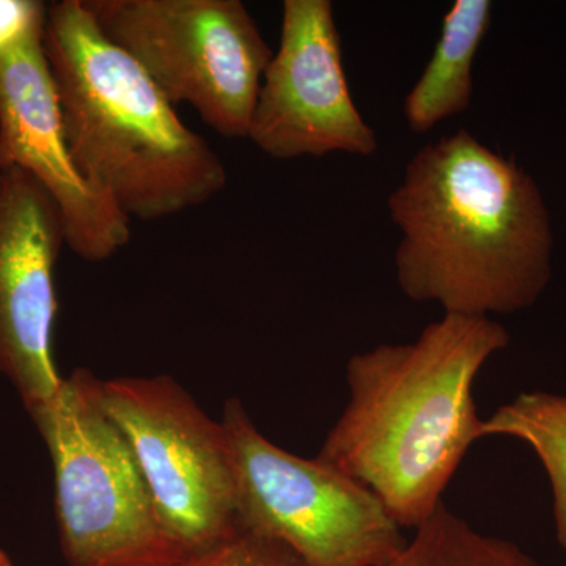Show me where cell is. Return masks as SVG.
I'll return each mask as SVG.
<instances>
[{"label": "cell", "mask_w": 566, "mask_h": 566, "mask_svg": "<svg viewBox=\"0 0 566 566\" xmlns=\"http://www.w3.org/2000/svg\"><path fill=\"white\" fill-rule=\"evenodd\" d=\"M401 292L444 314H513L551 279L553 232L534 178L468 129L424 145L387 199Z\"/></svg>", "instance_id": "cell-1"}, {"label": "cell", "mask_w": 566, "mask_h": 566, "mask_svg": "<svg viewBox=\"0 0 566 566\" xmlns=\"http://www.w3.org/2000/svg\"><path fill=\"white\" fill-rule=\"evenodd\" d=\"M510 335L490 316L444 314L416 342L346 365L349 401L318 458L367 486L401 528H420L480 439L474 382Z\"/></svg>", "instance_id": "cell-2"}, {"label": "cell", "mask_w": 566, "mask_h": 566, "mask_svg": "<svg viewBox=\"0 0 566 566\" xmlns=\"http://www.w3.org/2000/svg\"><path fill=\"white\" fill-rule=\"evenodd\" d=\"M43 48L77 169L129 219L158 221L223 191L218 153L103 35L84 0L48 6Z\"/></svg>", "instance_id": "cell-3"}, {"label": "cell", "mask_w": 566, "mask_h": 566, "mask_svg": "<svg viewBox=\"0 0 566 566\" xmlns=\"http://www.w3.org/2000/svg\"><path fill=\"white\" fill-rule=\"evenodd\" d=\"M77 368L31 411L54 468L59 539L70 566H174L188 554L159 523L125 436Z\"/></svg>", "instance_id": "cell-4"}, {"label": "cell", "mask_w": 566, "mask_h": 566, "mask_svg": "<svg viewBox=\"0 0 566 566\" xmlns=\"http://www.w3.org/2000/svg\"><path fill=\"white\" fill-rule=\"evenodd\" d=\"M221 423L241 531L285 546L307 566H387L405 553L401 527L363 483L268 441L238 398L227 401Z\"/></svg>", "instance_id": "cell-5"}, {"label": "cell", "mask_w": 566, "mask_h": 566, "mask_svg": "<svg viewBox=\"0 0 566 566\" xmlns=\"http://www.w3.org/2000/svg\"><path fill=\"white\" fill-rule=\"evenodd\" d=\"M103 35L139 63L174 106L248 139L273 50L241 0H84Z\"/></svg>", "instance_id": "cell-6"}, {"label": "cell", "mask_w": 566, "mask_h": 566, "mask_svg": "<svg viewBox=\"0 0 566 566\" xmlns=\"http://www.w3.org/2000/svg\"><path fill=\"white\" fill-rule=\"evenodd\" d=\"M91 389L125 436L159 523L188 556L241 531L229 439L170 376L99 379Z\"/></svg>", "instance_id": "cell-7"}, {"label": "cell", "mask_w": 566, "mask_h": 566, "mask_svg": "<svg viewBox=\"0 0 566 566\" xmlns=\"http://www.w3.org/2000/svg\"><path fill=\"white\" fill-rule=\"evenodd\" d=\"M248 139L274 159L378 151L349 92L331 0L283 2L281 44L264 71Z\"/></svg>", "instance_id": "cell-8"}, {"label": "cell", "mask_w": 566, "mask_h": 566, "mask_svg": "<svg viewBox=\"0 0 566 566\" xmlns=\"http://www.w3.org/2000/svg\"><path fill=\"white\" fill-rule=\"evenodd\" d=\"M24 170L59 208L66 245L85 262L111 259L132 219L95 188L71 156L43 33L0 57V172Z\"/></svg>", "instance_id": "cell-9"}, {"label": "cell", "mask_w": 566, "mask_h": 566, "mask_svg": "<svg viewBox=\"0 0 566 566\" xmlns=\"http://www.w3.org/2000/svg\"><path fill=\"white\" fill-rule=\"evenodd\" d=\"M66 245L59 208L24 170L0 172V374L25 409L51 400L63 376L55 368L54 268Z\"/></svg>", "instance_id": "cell-10"}, {"label": "cell", "mask_w": 566, "mask_h": 566, "mask_svg": "<svg viewBox=\"0 0 566 566\" xmlns=\"http://www.w3.org/2000/svg\"><path fill=\"white\" fill-rule=\"evenodd\" d=\"M174 566H307L292 551L263 536L240 531L232 538ZM387 566H502L486 535L441 506L417 528L415 539Z\"/></svg>", "instance_id": "cell-11"}, {"label": "cell", "mask_w": 566, "mask_h": 566, "mask_svg": "<svg viewBox=\"0 0 566 566\" xmlns=\"http://www.w3.org/2000/svg\"><path fill=\"white\" fill-rule=\"evenodd\" d=\"M491 18L490 0H457L447 11L433 55L405 98L403 114L412 133H428L471 107L472 69Z\"/></svg>", "instance_id": "cell-12"}, {"label": "cell", "mask_w": 566, "mask_h": 566, "mask_svg": "<svg viewBox=\"0 0 566 566\" xmlns=\"http://www.w3.org/2000/svg\"><path fill=\"white\" fill-rule=\"evenodd\" d=\"M491 436L523 441L538 457L553 490L557 542L566 556V397L549 392L517 395L490 419L482 420L480 439Z\"/></svg>", "instance_id": "cell-13"}, {"label": "cell", "mask_w": 566, "mask_h": 566, "mask_svg": "<svg viewBox=\"0 0 566 566\" xmlns=\"http://www.w3.org/2000/svg\"><path fill=\"white\" fill-rule=\"evenodd\" d=\"M46 11L39 0H0V57L41 35Z\"/></svg>", "instance_id": "cell-14"}, {"label": "cell", "mask_w": 566, "mask_h": 566, "mask_svg": "<svg viewBox=\"0 0 566 566\" xmlns=\"http://www.w3.org/2000/svg\"><path fill=\"white\" fill-rule=\"evenodd\" d=\"M0 566H14L13 560H11L9 554L2 549H0Z\"/></svg>", "instance_id": "cell-15"}]
</instances>
